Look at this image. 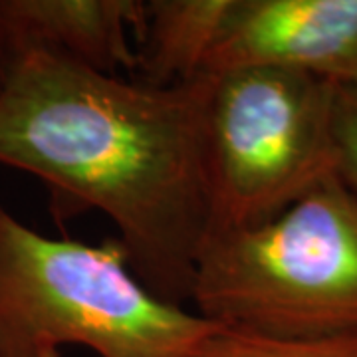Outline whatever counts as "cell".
I'll return each instance as SVG.
<instances>
[{
	"mask_svg": "<svg viewBox=\"0 0 357 357\" xmlns=\"http://www.w3.org/2000/svg\"><path fill=\"white\" fill-rule=\"evenodd\" d=\"M218 328L151 292L117 238H48L0 203V357H192Z\"/></svg>",
	"mask_w": 357,
	"mask_h": 357,
	"instance_id": "obj_2",
	"label": "cell"
},
{
	"mask_svg": "<svg viewBox=\"0 0 357 357\" xmlns=\"http://www.w3.org/2000/svg\"><path fill=\"white\" fill-rule=\"evenodd\" d=\"M192 357H357V333L318 340H274L218 328Z\"/></svg>",
	"mask_w": 357,
	"mask_h": 357,
	"instance_id": "obj_8",
	"label": "cell"
},
{
	"mask_svg": "<svg viewBox=\"0 0 357 357\" xmlns=\"http://www.w3.org/2000/svg\"><path fill=\"white\" fill-rule=\"evenodd\" d=\"M143 20V0H0V24L16 54L42 48L112 76L137 68L131 34Z\"/></svg>",
	"mask_w": 357,
	"mask_h": 357,
	"instance_id": "obj_6",
	"label": "cell"
},
{
	"mask_svg": "<svg viewBox=\"0 0 357 357\" xmlns=\"http://www.w3.org/2000/svg\"><path fill=\"white\" fill-rule=\"evenodd\" d=\"M213 77L211 234L255 229L335 173L333 100L340 82L266 66Z\"/></svg>",
	"mask_w": 357,
	"mask_h": 357,
	"instance_id": "obj_4",
	"label": "cell"
},
{
	"mask_svg": "<svg viewBox=\"0 0 357 357\" xmlns=\"http://www.w3.org/2000/svg\"><path fill=\"white\" fill-rule=\"evenodd\" d=\"M335 173L357 197V89L337 84L333 100Z\"/></svg>",
	"mask_w": 357,
	"mask_h": 357,
	"instance_id": "obj_9",
	"label": "cell"
},
{
	"mask_svg": "<svg viewBox=\"0 0 357 357\" xmlns=\"http://www.w3.org/2000/svg\"><path fill=\"white\" fill-rule=\"evenodd\" d=\"M191 304L225 330L262 337L357 333V197L333 173L264 225L211 234Z\"/></svg>",
	"mask_w": 357,
	"mask_h": 357,
	"instance_id": "obj_3",
	"label": "cell"
},
{
	"mask_svg": "<svg viewBox=\"0 0 357 357\" xmlns=\"http://www.w3.org/2000/svg\"><path fill=\"white\" fill-rule=\"evenodd\" d=\"M234 0H151L137 34L141 84L169 88L203 76Z\"/></svg>",
	"mask_w": 357,
	"mask_h": 357,
	"instance_id": "obj_7",
	"label": "cell"
},
{
	"mask_svg": "<svg viewBox=\"0 0 357 357\" xmlns=\"http://www.w3.org/2000/svg\"><path fill=\"white\" fill-rule=\"evenodd\" d=\"M213 82L153 88L26 48L0 88V165L40 178L56 220L103 213L135 276L183 306L213 222Z\"/></svg>",
	"mask_w": 357,
	"mask_h": 357,
	"instance_id": "obj_1",
	"label": "cell"
},
{
	"mask_svg": "<svg viewBox=\"0 0 357 357\" xmlns=\"http://www.w3.org/2000/svg\"><path fill=\"white\" fill-rule=\"evenodd\" d=\"M14 58H16V50L13 48L10 40L6 36L4 28L0 24V88L4 84V79L10 72V66H13Z\"/></svg>",
	"mask_w": 357,
	"mask_h": 357,
	"instance_id": "obj_10",
	"label": "cell"
},
{
	"mask_svg": "<svg viewBox=\"0 0 357 357\" xmlns=\"http://www.w3.org/2000/svg\"><path fill=\"white\" fill-rule=\"evenodd\" d=\"M345 84H347V86H351V88L357 89V70H356V72H354V74H351V77H349V79H347Z\"/></svg>",
	"mask_w": 357,
	"mask_h": 357,
	"instance_id": "obj_11",
	"label": "cell"
},
{
	"mask_svg": "<svg viewBox=\"0 0 357 357\" xmlns=\"http://www.w3.org/2000/svg\"><path fill=\"white\" fill-rule=\"evenodd\" d=\"M256 66L345 84L357 70V0H234L203 76Z\"/></svg>",
	"mask_w": 357,
	"mask_h": 357,
	"instance_id": "obj_5",
	"label": "cell"
}]
</instances>
